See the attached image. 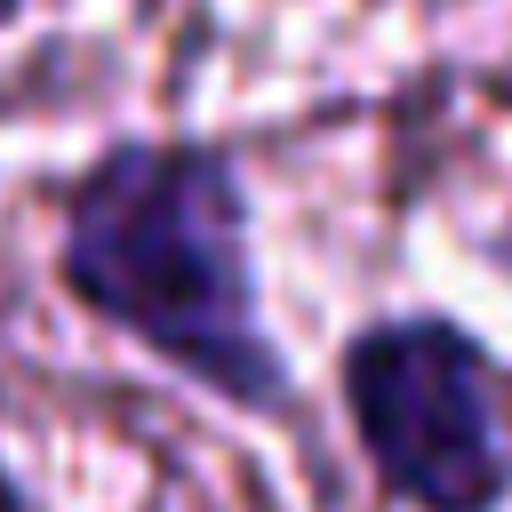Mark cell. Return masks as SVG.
<instances>
[{
  "label": "cell",
  "instance_id": "6da1fadb",
  "mask_svg": "<svg viewBox=\"0 0 512 512\" xmlns=\"http://www.w3.org/2000/svg\"><path fill=\"white\" fill-rule=\"evenodd\" d=\"M64 272L112 328L144 336L208 392L248 408L280 400V360L256 320L240 176L216 152H112L72 192Z\"/></svg>",
  "mask_w": 512,
  "mask_h": 512
},
{
  "label": "cell",
  "instance_id": "7a4b0ae2",
  "mask_svg": "<svg viewBox=\"0 0 512 512\" xmlns=\"http://www.w3.org/2000/svg\"><path fill=\"white\" fill-rule=\"evenodd\" d=\"M368 464L416 512H488L504 496V448L472 344L448 320L368 328L344 360Z\"/></svg>",
  "mask_w": 512,
  "mask_h": 512
},
{
  "label": "cell",
  "instance_id": "3957f363",
  "mask_svg": "<svg viewBox=\"0 0 512 512\" xmlns=\"http://www.w3.org/2000/svg\"><path fill=\"white\" fill-rule=\"evenodd\" d=\"M0 8H8V0H0Z\"/></svg>",
  "mask_w": 512,
  "mask_h": 512
}]
</instances>
